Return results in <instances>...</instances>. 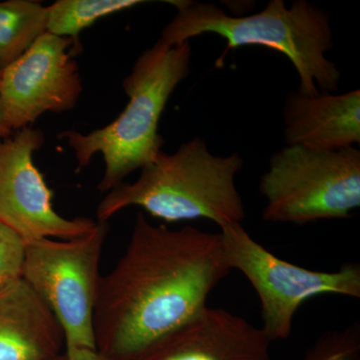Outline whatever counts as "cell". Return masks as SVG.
Instances as JSON below:
<instances>
[{"label": "cell", "instance_id": "6da1fadb", "mask_svg": "<svg viewBox=\"0 0 360 360\" xmlns=\"http://www.w3.org/2000/svg\"><path fill=\"white\" fill-rule=\"evenodd\" d=\"M231 270L220 232L168 229L137 213L124 252L99 281L96 349L141 359L198 316Z\"/></svg>", "mask_w": 360, "mask_h": 360}, {"label": "cell", "instance_id": "7a4b0ae2", "mask_svg": "<svg viewBox=\"0 0 360 360\" xmlns=\"http://www.w3.org/2000/svg\"><path fill=\"white\" fill-rule=\"evenodd\" d=\"M167 2L177 13L163 28V44L172 46L212 33L226 40V51L248 45L267 47L292 63L300 94L338 91L340 71L326 56L335 46L333 28L328 14L316 4L295 0L288 7L283 0H270L260 13L231 16L214 4Z\"/></svg>", "mask_w": 360, "mask_h": 360}, {"label": "cell", "instance_id": "3957f363", "mask_svg": "<svg viewBox=\"0 0 360 360\" xmlns=\"http://www.w3.org/2000/svg\"><path fill=\"white\" fill-rule=\"evenodd\" d=\"M243 165L238 153L213 155L205 141L194 137L174 153L161 150L134 182L108 191L97 206L96 221L139 206L168 224L207 219L220 229L241 224L245 208L236 179Z\"/></svg>", "mask_w": 360, "mask_h": 360}, {"label": "cell", "instance_id": "277c9868", "mask_svg": "<svg viewBox=\"0 0 360 360\" xmlns=\"http://www.w3.org/2000/svg\"><path fill=\"white\" fill-rule=\"evenodd\" d=\"M191 42L172 46L158 39L123 79L129 103L116 120L89 134L72 129L59 135L75 151L78 170L87 167L96 153L103 155L105 169L97 186L101 193L112 191L162 150L160 117L175 89L191 75Z\"/></svg>", "mask_w": 360, "mask_h": 360}, {"label": "cell", "instance_id": "5b68a950", "mask_svg": "<svg viewBox=\"0 0 360 360\" xmlns=\"http://www.w3.org/2000/svg\"><path fill=\"white\" fill-rule=\"evenodd\" d=\"M259 191L267 222L348 219L360 206V150L286 146L270 158Z\"/></svg>", "mask_w": 360, "mask_h": 360}, {"label": "cell", "instance_id": "8992f818", "mask_svg": "<svg viewBox=\"0 0 360 360\" xmlns=\"http://www.w3.org/2000/svg\"><path fill=\"white\" fill-rule=\"evenodd\" d=\"M108 231V222L97 221L79 238L25 243L21 277L60 323L66 348L96 349L94 311Z\"/></svg>", "mask_w": 360, "mask_h": 360}, {"label": "cell", "instance_id": "52a82bcc", "mask_svg": "<svg viewBox=\"0 0 360 360\" xmlns=\"http://www.w3.org/2000/svg\"><path fill=\"white\" fill-rule=\"evenodd\" d=\"M231 269L250 281L259 298L262 331L270 342L291 335L296 311L315 296L360 297V267L347 264L335 271L298 266L277 257L258 243L241 224L220 229Z\"/></svg>", "mask_w": 360, "mask_h": 360}, {"label": "cell", "instance_id": "ba28073f", "mask_svg": "<svg viewBox=\"0 0 360 360\" xmlns=\"http://www.w3.org/2000/svg\"><path fill=\"white\" fill-rule=\"evenodd\" d=\"M44 141L41 130L25 127L0 141V222L25 243L79 238L97 224L87 217L65 219L54 210L51 188L33 161Z\"/></svg>", "mask_w": 360, "mask_h": 360}, {"label": "cell", "instance_id": "9c48e42d", "mask_svg": "<svg viewBox=\"0 0 360 360\" xmlns=\"http://www.w3.org/2000/svg\"><path fill=\"white\" fill-rule=\"evenodd\" d=\"M73 44L72 39L45 32L1 71L7 134L28 127L45 112H65L77 106L84 86Z\"/></svg>", "mask_w": 360, "mask_h": 360}, {"label": "cell", "instance_id": "30bf717a", "mask_svg": "<svg viewBox=\"0 0 360 360\" xmlns=\"http://www.w3.org/2000/svg\"><path fill=\"white\" fill-rule=\"evenodd\" d=\"M270 345L243 317L206 307L139 360H271Z\"/></svg>", "mask_w": 360, "mask_h": 360}, {"label": "cell", "instance_id": "8fae6325", "mask_svg": "<svg viewBox=\"0 0 360 360\" xmlns=\"http://www.w3.org/2000/svg\"><path fill=\"white\" fill-rule=\"evenodd\" d=\"M283 116L286 146L321 150L359 146V89L314 96L291 91L284 101Z\"/></svg>", "mask_w": 360, "mask_h": 360}, {"label": "cell", "instance_id": "7c38bea8", "mask_svg": "<svg viewBox=\"0 0 360 360\" xmlns=\"http://www.w3.org/2000/svg\"><path fill=\"white\" fill-rule=\"evenodd\" d=\"M63 348L60 323L22 277L0 290V360H53Z\"/></svg>", "mask_w": 360, "mask_h": 360}, {"label": "cell", "instance_id": "4fadbf2b", "mask_svg": "<svg viewBox=\"0 0 360 360\" xmlns=\"http://www.w3.org/2000/svg\"><path fill=\"white\" fill-rule=\"evenodd\" d=\"M47 6L33 0L0 1V71L46 32Z\"/></svg>", "mask_w": 360, "mask_h": 360}, {"label": "cell", "instance_id": "5bb4252c", "mask_svg": "<svg viewBox=\"0 0 360 360\" xmlns=\"http://www.w3.org/2000/svg\"><path fill=\"white\" fill-rule=\"evenodd\" d=\"M146 2L141 0H58L47 6L46 32L75 42L82 30L101 18Z\"/></svg>", "mask_w": 360, "mask_h": 360}, {"label": "cell", "instance_id": "9a60e30c", "mask_svg": "<svg viewBox=\"0 0 360 360\" xmlns=\"http://www.w3.org/2000/svg\"><path fill=\"white\" fill-rule=\"evenodd\" d=\"M302 360H360V326L328 331L314 341Z\"/></svg>", "mask_w": 360, "mask_h": 360}, {"label": "cell", "instance_id": "2e32d148", "mask_svg": "<svg viewBox=\"0 0 360 360\" xmlns=\"http://www.w3.org/2000/svg\"><path fill=\"white\" fill-rule=\"evenodd\" d=\"M25 248V241L0 222V290L21 278Z\"/></svg>", "mask_w": 360, "mask_h": 360}, {"label": "cell", "instance_id": "e0dca14e", "mask_svg": "<svg viewBox=\"0 0 360 360\" xmlns=\"http://www.w3.org/2000/svg\"><path fill=\"white\" fill-rule=\"evenodd\" d=\"M68 360H120L112 359L97 349L89 348L68 347L65 349Z\"/></svg>", "mask_w": 360, "mask_h": 360}, {"label": "cell", "instance_id": "ac0fdd59", "mask_svg": "<svg viewBox=\"0 0 360 360\" xmlns=\"http://www.w3.org/2000/svg\"><path fill=\"white\" fill-rule=\"evenodd\" d=\"M7 136H9V134H7L6 127H4V108H2L1 97H0V141Z\"/></svg>", "mask_w": 360, "mask_h": 360}, {"label": "cell", "instance_id": "d6986e66", "mask_svg": "<svg viewBox=\"0 0 360 360\" xmlns=\"http://www.w3.org/2000/svg\"><path fill=\"white\" fill-rule=\"evenodd\" d=\"M53 360H68V357H66L65 352V354L59 355L58 357H56V359H53Z\"/></svg>", "mask_w": 360, "mask_h": 360}, {"label": "cell", "instance_id": "ffe728a7", "mask_svg": "<svg viewBox=\"0 0 360 360\" xmlns=\"http://www.w3.org/2000/svg\"><path fill=\"white\" fill-rule=\"evenodd\" d=\"M0 78H1V71H0Z\"/></svg>", "mask_w": 360, "mask_h": 360}]
</instances>
